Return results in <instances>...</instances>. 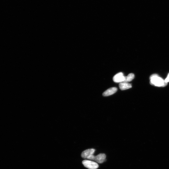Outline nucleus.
I'll list each match as a JSON object with an SVG mask.
<instances>
[{"label":"nucleus","mask_w":169,"mask_h":169,"mask_svg":"<svg viewBox=\"0 0 169 169\" xmlns=\"http://www.w3.org/2000/svg\"><path fill=\"white\" fill-rule=\"evenodd\" d=\"M113 81L116 83H121L124 82L125 80V76H123L122 72L118 73L113 77Z\"/></svg>","instance_id":"nucleus-4"},{"label":"nucleus","mask_w":169,"mask_h":169,"mask_svg":"<svg viewBox=\"0 0 169 169\" xmlns=\"http://www.w3.org/2000/svg\"><path fill=\"white\" fill-rule=\"evenodd\" d=\"M150 83L151 84L158 87H163L166 86L168 83H165L161 77L157 74H154L150 77Z\"/></svg>","instance_id":"nucleus-1"},{"label":"nucleus","mask_w":169,"mask_h":169,"mask_svg":"<svg viewBox=\"0 0 169 169\" xmlns=\"http://www.w3.org/2000/svg\"><path fill=\"white\" fill-rule=\"evenodd\" d=\"M135 77V75L133 74H130L127 76H125L124 82L129 83L133 80Z\"/></svg>","instance_id":"nucleus-8"},{"label":"nucleus","mask_w":169,"mask_h":169,"mask_svg":"<svg viewBox=\"0 0 169 169\" xmlns=\"http://www.w3.org/2000/svg\"><path fill=\"white\" fill-rule=\"evenodd\" d=\"M84 166L89 169H97L99 167L98 164L95 162L84 160L82 162Z\"/></svg>","instance_id":"nucleus-3"},{"label":"nucleus","mask_w":169,"mask_h":169,"mask_svg":"<svg viewBox=\"0 0 169 169\" xmlns=\"http://www.w3.org/2000/svg\"><path fill=\"white\" fill-rule=\"evenodd\" d=\"M106 155L104 153H100L97 156H95L93 155H91L86 159L96 162L99 163H103L105 161Z\"/></svg>","instance_id":"nucleus-2"},{"label":"nucleus","mask_w":169,"mask_h":169,"mask_svg":"<svg viewBox=\"0 0 169 169\" xmlns=\"http://www.w3.org/2000/svg\"><path fill=\"white\" fill-rule=\"evenodd\" d=\"M165 83H168L169 82V74H168L166 78L165 79Z\"/></svg>","instance_id":"nucleus-9"},{"label":"nucleus","mask_w":169,"mask_h":169,"mask_svg":"<svg viewBox=\"0 0 169 169\" xmlns=\"http://www.w3.org/2000/svg\"><path fill=\"white\" fill-rule=\"evenodd\" d=\"M117 89L116 87L111 88L105 91L103 95L104 97L108 96L115 93L117 92Z\"/></svg>","instance_id":"nucleus-6"},{"label":"nucleus","mask_w":169,"mask_h":169,"mask_svg":"<svg viewBox=\"0 0 169 169\" xmlns=\"http://www.w3.org/2000/svg\"><path fill=\"white\" fill-rule=\"evenodd\" d=\"M95 151V150L94 149H87L82 152L81 154V156L84 158L86 159L90 155H93Z\"/></svg>","instance_id":"nucleus-5"},{"label":"nucleus","mask_w":169,"mask_h":169,"mask_svg":"<svg viewBox=\"0 0 169 169\" xmlns=\"http://www.w3.org/2000/svg\"><path fill=\"white\" fill-rule=\"evenodd\" d=\"M119 87L121 90H125L131 88L132 86L130 84L128 83L123 82L120 83Z\"/></svg>","instance_id":"nucleus-7"}]
</instances>
